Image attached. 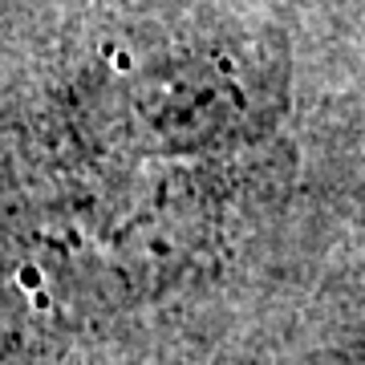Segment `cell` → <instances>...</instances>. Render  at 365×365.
Instances as JSON below:
<instances>
[{"mask_svg": "<svg viewBox=\"0 0 365 365\" xmlns=\"http://www.w3.org/2000/svg\"><path fill=\"white\" fill-rule=\"evenodd\" d=\"M365 244V240H361ZM211 365H365V256L333 260L284 304H260Z\"/></svg>", "mask_w": 365, "mask_h": 365, "instance_id": "obj_1", "label": "cell"}, {"mask_svg": "<svg viewBox=\"0 0 365 365\" xmlns=\"http://www.w3.org/2000/svg\"><path fill=\"white\" fill-rule=\"evenodd\" d=\"M321 179L341 195V203H349L357 215V235L365 240V126L357 134V146H345V155L329 163V175Z\"/></svg>", "mask_w": 365, "mask_h": 365, "instance_id": "obj_2", "label": "cell"}]
</instances>
